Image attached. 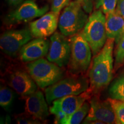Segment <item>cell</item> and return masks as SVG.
Here are the masks:
<instances>
[{"instance_id":"6da1fadb","label":"cell","mask_w":124,"mask_h":124,"mask_svg":"<svg viewBox=\"0 0 124 124\" xmlns=\"http://www.w3.org/2000/svg\"><path fill=\"white\" fill-rule=\"evenodd\" d=\"M114 40L108 39L105 46L94 56L89 72L90 89L97 94L109 85L113 77Z\"/></svg>"},{"instance_id":"7a4b0ae2","label":"cell","mask_w":124,"mask_h":124,"mask_svg":"<svg viewBox=\"0 0 124 124\" xmlns=\"http://www.w3.org/2000/svg\"><path fill=\"white\" fill-rule=\"evenodd\" d=\"M71 58L69 63V72L72 75H82L89 69L91 64V49L80 32L70 39Z\"/></svg>"},{"instance_id":"3957f363","label":"cell","mask_w":124,"mask_h":124,"mask_svg":"<svg viewBox=\"0 0 124 124\" xmlns=\"http://www.w3.org/2000/svg\"><path fill=\"white\" fill-rule=\"evenodd\" d=\"M27 69L37 85L41 89L59 81L64 75V70L48 60L40 58L27 65Z\"/></svg>"},{"instance_id":"277c9868","label":"cell","mask_w":124,"mask_h":124,"mask_svg":"<svg viewBox=\"0 0 124 124\" xmlns=\"http://www.w3.org/2000/svg\"><path fill=\"white\" fill-rule=\"evenodd\" d=\"M89 84L87 78L80 75H72V77L62 79L46 88V101L50 105L54 101L64 96L79 95L89 89Z\"/></svg>"},{"instance_id":"5b68a950","label":"cell","mask_w":124,"mask_h":124,"mask_svg":"<svg viewBox=\"0 0 124 124\" xmlns=\"http://www.w3.org/2000/svg\"><path fill=\"white\" fill-rule=\"evenodd\" d=\"M86 13L77 0L70 2L59 19L58 27L61 33L66 37H71L80 32L89 18Z\"/></svg>"},{"instance_id":"8992f818","label":"cell","mask_w":124,"mask_h":124,"mask_svg":"<svg viewBox=\"0 0 124 124\" xmlns=\"http://www.w3.org/2000/svg\"><path fill=\"white\" fill-rule=\"evenodd\" d=\"M105 24L106 16L101 10L97 9L90 16L82 31L94 56L101 50L108 40Z\"/></svg>"},{"instance_id":"52a82bcc","label":"cell","mask_w":124,"mask_h":124,"mask_svg":"<svg viewBox=\"0 0 124 124\" xmlns=\"http://www.w3.org/2000/svg\"><path fill=\"white\" fill-rule=\"evenodd\" d=\"M93 95L92 90L89 88L79 95H67L54 101L49 110L55 116V123L66 124L68 118Z\"/></svg>"},{"instance_id":"ba28073f","label":"cell","mask_w":124,"mask_h":124,"mask_svg":"<svg viewBox=\"0 0 124 124\" xmlns=\"http://www.w3.org/2000/svg\"><path fill=\"white\" fill-rule=\"evenodd\" d=\"M33 38L30 29L27 28L7 31L1 35L0 47L5 55L16 57L23 46Z\"/></svg>"},{"instance_id":"9c48e42d","label":"cell","mask_w":124,"mask_h":124,"mask_svg":"<svg viewBox=\"0 0 124 124\" xmlns=\"http://www.w3.org/2000/svg\"><path fill=\"white\" fill-rule=\"evenodd\" d=\"M48 10L49 6L39 7L33 0H26L7 16L5 22L8 25L27 23L41 17Z\"/></svg>"},{"instance_id":"30bf717a","label":"cell","mask_w":124,"mask_h":124,"mask_svg":"<svg viewBox=\"0 0 124 124\" xmlns=\"http://www.w3.org/2000/svg\"><path fill=\"white\" fill-rule=\"evenodd\" d=\"M71 58V44L66 36L55 32L50 38L47 59L59 67L69 65Z\"/></svg>"},{"instance_id":"8fae6325","label":"cell","mask_w":124,"mask_h":124,"mask_svg":"<svg viewBox=\"0 0 124 124\" xmlns=\"http://www.w3.org/2000/svg\"><path fill=\"white\" fill-rule=\"evenodd\" d=\"M89 101L90 108L83 124H88L95 121L103 124H116L114 110L108 99L102 101L98 96L94 94Z\"/></svg>"},{"instance_id":"7c38bea8","label":"cell","mask_w":124,"mask_h":124,"mask_svg":"<svg viewBox=\"0 0 124 124\" xmlns=\"http://www.w3.org/2000/svg\"><path fill=\"white\" fill-rule=\"evenodd\" d=\"M58 15L51 11L31 22L29 29L33 38H46L53 35L58 25Z\"/></svg>"},{"instance_id":"4fadbf2b","label":"cell","mask_w":124,"mask_h":124,"mask_svg":"<svg viewBox=\"0 0 124 124\" xmlns=\"http://www.w3.org/2000/svg\"><path fill=\"white\" fill-rule=\"evenodd\" d=\"M50 41L45 38H36L23 46L20 52V59L31 62L43 58L48 53Z\"/></svg>"},{"instance_id":"5bb4252c","label":"cell","mask_w":124,"mask_h":124,"mask_svg":"<svg viewBox=\"0 0 124 124\" xmlns=\"http://www.w3.org/2000/svg\"><path fill=\"white\" fill-rule=\"evenodd\" d=\"M25 110L26 113L36 120L44 121L49 116L48 107L43 93L37 90L26 97Z\"/></svg>"},{"instance_id":"9a60e30c","label":"cell","mask_w":124,"mask_h":124,"mask_svg":"<svg viewBox=\"0 0 124 124\" xmlns=\"http://www.w3.org/2000/svg\"><path fill=\"white\" fill-rule=\"evenodd\" d=\"M29 74L24 71H16L9 77V86L21 97H27L38 89V85Z\"/></svg>"},{"instance_id":"2e32d148","label":"cell","mask_w":124,"mask_h":124,"mask_svg":"<svg viewBox=\"0 0 124 124\" xmlns=\"http://www.w3.org/2000/svg\"><path fill=\"white\" fill-rule=\"evenodd\" d=\"M105 27L108 39H113L117 44L124 33V18L116 9L106 15Z\"/></svg>"},{"instance_id":"e0dca14e","label":"cell","mask_w":124,"mask_h":124,"mask_svg":"<svg viewBox=\"0 0 124 124\" xmlns=\"http://www.w3.org/2000/svg\"><path fill=\"white\" fill-rule=\"evenodd\" d=\"M108 94L111 98L124 102V71L110 85Z\"/></svg>"},{"instance_id":"ac0fdd59","label":"cell","mask_w":124,"mask_h":124,"mask_svg":"<svg viewBox=\"0 0 124 124\" xmlns=\"http://www.w3.org/2000/svg\"><path fill=\"white\" fill-rule=\"evenodd\" d=\"M15 98L13 90L5 86H1L0 89V105L7 111H10Z\"/></svg>"},{"instance_id":"d6986e66","label":"cell","mask_w":124,"mask_h":124,"mask_svg":"<svg viewBox=\"0 0 124 124\" xmlns=\"http://www.w3.org/2000/svg\"><path fill=\"white\" fill-rule=\"evenodd\" d=\"M90 104L85 102L75 112L71 114L66 120L65 124H79L83 121L89 112Z\"/></svg>"},{"instance_id":"ffe728a7","label":"cell","mask_w":124,"mask_h":124,"mask_svg":"<svg viewBox=\"0 0 124 124\" xmlns=\"http://www.w3.org/2000/svg\"><path fill=\"white\" fill-rule=\"evenodd\" d=\"M111 103L116 117V124H124V102L114 99H108Z\"/></svg>"},{"instance_id":"44dd1931","label":"cell","mask_w":124,"mask_h":124,"mask_svg":"<svg viewBox=\"0 0 124 124\" xmlns=\"http://www.w3.org/2000/svg\"><path fill=\"white\" fill-rule=\"evenodd\" d=\"M118 1V0H95V7L106 15L116 10Z\"/></svg>"},{"instance_id":"7402d4cb","label":"cell","mask_w":124,"mask_h":124,"mask_svg":"<svg viewBox=\"0 0 124 124\" xmlns=\"http://www.w3.org/2000/svg\"><path fill=\"white\" fill-rule=\"evenodd\" d=\"M115 58L114 67L117 70L124 65V33L117 44Z\"/></svg>"},{"instance_id":"603a6c76","label":"cell","mask_w":124,"mask_h":124,"mask_svg":"<svg viewBox=\"0 0 124 124\" xmlns=\"http://www.w3.org/2000/svg\"><path fill=\"white\" fill-rule=\"evenodd\" d=\"M70 3V0H52L51 11L59 15L62 9L66 7Z\"/></svg>"},{"instance_id":"cb8c5ba5","label":"cell","mask_w":124,"mask_h":124,"mask_svg":"<svg viewBox=\"0 0 124 124\" xmlns=\"http://www.w3.org/2000/svg\"><path fill=\"white\" fill-rule=\"evenodd\" d=\"M27 114V113H26ZM17 122L20 124H40V121L36 120L32 118L28 114L27 115H23L20 114L19 116H17L15 117Z\"/></svg>"},{"instance_id":"d4e9b609","label":"cell","mask_w":124,"mask_h":124,"mask_svg":"<svg viewBox=\"0 0 124 124\" xmlns=\"http://www.w3.org/2000/svg\"><path fill=\"white\" fill-rule=\"evenodd\" d=\"M87 13H91L94 7V0H77Z\"/></svg>"},{"instance_id":"484cf974","label":"cell","mask_w":124,"mask_h":124,"mask_svg":"<svg viewBox=\"0 0 124 124\" xmlns=\"http://www.w3.org/2000/svg\"><path fill=\"white\" fill-rule=\"evenodd\" d=\"M116 10L124 18V0H118L116 7Z\"/></svg>"},{"instance_id":"4316f807","label":"cell","mask_w":124,"mask_h":124,"mask_svg":"<svg viewBox=\"0 0 124 124\" xmlns=\"http://www.w3.org/2000/svg\"><path fill=\"white\" fill-rule=\"evenodd\" d=\"M8 4L11 6H16L21 4L24 0H6Z\"/></svg>"},{"instance_id":"83f0119b","label":"cell","mask_w":124,"mask_h":124,"mask_svg":"<svg viewBox=\"0 0 124 124\" xmlns=\"http://www.w3.org/2000/svg\"><path fill=\"white\" fill-rule=\"evenodd\" d=\"M6 119H7V121H6V123L9 124L10 123V121H11V120H10V118L9 116H7V117H6Z\"/></svg>"}]
</instances>
